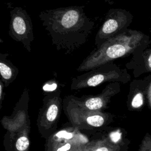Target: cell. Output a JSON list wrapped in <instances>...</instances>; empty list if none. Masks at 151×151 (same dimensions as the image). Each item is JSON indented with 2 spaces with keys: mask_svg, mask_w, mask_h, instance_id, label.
<instances>
[{
  "mask_svg": "<svg viewBox=\"0 0 151 151\" xmlns=\"http://www.w3.org/2000/svg\"><path fill=\"white\" fill-rule=\"evenodd\" d=\"M39 18L52 45L66 54H71L85 44L95 26L83 5L43 10Z\"/></svg>",
  "mask_w": 151,
  "mask_h": 151,
  "instance_id": "6da1fadb",
  "label": "cell"
},
{
  "mask_svg": "<svg viewBox=\"0 0 151 151\" xmlns=\"http://www.w3.org/2000/svg\"><path fill=\"white\" fill-rule=\"evenodd\" d=\"M132 40L130 35L126 32L111 38L99 48L91 51L83 60L77 70L80 72L88 71L126 55L133 50Z\"/></svg>",
  "mask_w": 151,
  "mask_h": 151,
  "instance_id": "7a4b0ae2",
  "label": "cell"
},
{
  "mask_svg": "<svg viewBox=\"0 0 151 151\" xmlns=\"http://www.w3.org/2000/svg\"><path fill=\"white\" fill-rule=\"evenodd\" d=\"M124 75L119 67L110 62L73 77L71 87L74 89L96 87L105 82L122 81Z\"/></svg>",
  "mask_w": 151,
  "mask_h": 151,
  "instance_id": "3957f363",
  "label": "cell"
},
{
  "mask_svg": "<svg viewBox=\"0 0 151 151\" xmlns=\"http://www.w3.org/2000/svg\"><path fill=\"white\" fill-rule=\"evenodd\" d=\"M9 12V37L14 41L21 42L24 47L30 52L34 35L33 24L29 14L21 6L14 7Z\"/></svg>",
  "mask_w": 151,
  "mask_h": 151,
  "instance_id": "277c9868",
  "label": "cell"
},
{
  "mask_svg": "<svg viewBox=\"0 0 151 151\" xmlns=\"http://www.w3.org/2000/svg\"><path fill=\"white\" fill-rule=\"evenodd\" d=\"M128 22L126 11L120 9H110L106 13L103 24L94 39L96 48H99L107 40L124 32Z\"/></svg>",
  "mask_w": 151,
  "mask_h": 151,
  "instance_id": "5b68a950",
  "label": "cell"
},
{
  "mask_svg": "<svg viewBox=\"0 0 151 151\" xmlns=\"http://www.w3.org/2000/svg\"><path fill=\"white\" fill-rule=\"evenodd\" d=\"M8 53L0 54V73L1 80L5 86H8L17 77L19 69L8 58Z\"/></svg>",
  "mask_w": 151,
  "mask_h": 151,
  "instance_id": "8992f818",
  "label": "cell"
},
{
  "mask_svg": "<svg viewBox=\"0 0 151 151\" xmlns=\"http://www.w3.org/2000/svg\"><path fill=\"white\" fill-rule=\"evenodd\" d=\"M87 122L92 126L100 127L103 125L104 119L103 117L99 115L91 116L87 118Z\"/></svg>",
  "mask_w": 151,
  "mask_h": 151,
  "instance_id": "52a82bcc",
  "label": "cell"
},
{
  "mask_svg": "<svg viewBox=\"0 0 151 151\" xmlns=\"http://www.w3.org/2000/svg\"><path fill=\"white\" fill-rule=\"evenodd\" d=\"M58 111V108L57 105L55 103L51 104L49 106L47 112V120L50 122H52L53 120H54L57 115Z\"/></svg>",
  "mask_w": 151,
  "mask_h": 151,
  "instance_id": "ba28073f",
  "label": "cell"
},
{
  "mask_svg": "<svg viewBox=\"0 0 151 151\" xmlns=\"http://www.w3.org/2000/svg\"><path fill=\"white\" fill-rule=\"evenodd\" d=\"M58 82L55 79H51L42 86V90L46 92H52L58 88Z\"/></svg>",
  "mask_w": 151,
  "mask_h": 151,
  "instance_id": "9c48e42d",
  "label": "cell"
},
{
  "mask_svg": "<svg viewBox=\"0 0 151 151\" xmlns=\"http://www.w3.org/2000/svg\"><path fill=\"white\" fill-rule=\"evenodd\" d=\"M29 145V142L27 137L22 136L19 137L16 142V147L19 151L26 150Z\"/></svg>",
  "mask_w": 151,
  "mask_h": 151,
  "instance_id": "30bf717a",
  "label": "cell"
},
{
  "mask_svg": "<svg viewBox=\"0 0 151 151\" xmlns=\"http://www.w3.org/2000/svg\"><path fill=\"white\" fill-rule=\"evenodd\" d=\"M143 101V95L141 93H138L133 97L132 101V106L134 108H138L142 105Z\"/></svg>",
  "mask_w": 151,
  "mask_h": 151,
  "instance_id": "8fae6325",
  "label": "cell"
},
{
  "mask_svg": "<svg viewBox=\"0 0 151 151\" xmlns=\"http://www.w3.org/2000/svg\"><path fill=\"white\" fill-rule=\"evenodd\" d=\"M58 137L64 138L65 139H70L73 137V134L71 133H68L67 132H60L57 134Z\"/></svg>",
  "mask_w": 151,
  "mask_h": 151,
  "instance_id": "7c38bea8",
  "label": "cell"
},
{
  "mask_svg": "<svg viewBox=\"0 0 151 151\" xmlns=\"http://www.w3.org/2000/svg\"><path fill=\"white\" fill-rule=\"evenodd\" d=\"M110 138L114 142H117L120 138V133L119 132H113L112 133H111L110 134Z\"/></svg>",
  "mask_w": 151,
  "mask_h": 151,
  "instance_id": "4fadbf2b",
  "label": "cell"
},
{
  "mask_svg": "<svg viewBox=\"0 0 151 151\" xmlns=\"http://www.w3.org/2000/svg\"><path fill=\"white\" fill-rule=\"evenodd\" d=\"M71 147L70 143H66L64 146L59 147L56 151H68Z\"/></svg>",
  "mask_w": 151,
  "mask_h": 151,
  "instance_id": "5bb4252c",
  "label": "cell"
},
{
  "mask_svg": "<svg viewBox=\"0 0 151 151\" xmlns=\"http://www.w3.org/2000/svg\"><path fill=\"white\" fill-rule=\"evenodd\" d=\"M96 151H109V150L107 147H100V148L97 149Z\"/></svg>",
  "mask_w": 151,
  "mask_h": 151,
  "instance_id": "9a60e30c",
  "label": "cell"
},
{
  "mask_svg": "<svg viewBox=\"0 0 151 151\" xmlns=\"http://www.w3.org/2000/svg\"><path fill=\"white\" fill-rule=\"evenodd\" d=\"M148 63H149V66L150 67V68H151V54L150 55L148 58Z\"/></svg>",
  "mask_w": 151,
  "mask_h": 151,
  "instance_id": "2e32d148",
  "label": "cell"
},
{
  "mask_svg": "<svg viewBox=\"0 0 151 151\" xmlns=\"http://www.w3.org/2000/svg\"><path fill=\"white\" fill-rule=\"evenodd\" d=\"M103 1H104L106 2H110L111 0H103Z\"/></svg>",
  "mask_w": 151,
  "mask_h": 151,
  "instance_id": "e0dca14e",
  "label": "cell"
},
{
  "mask_svg": "<svg viewBox=\"0 0 151 151\" xmlns=\"http://www.w3.org/2000/svg\"><path fill=\"white\" fill-rule=\"evenodd\" d=\"M72 1H80V0H72Z\"/></svg>",
  "mask_w": 151,
  "mask_h": 151,
  "instance_id": "ac0fdd59",
  "label": "cell"
}]
</instances>
